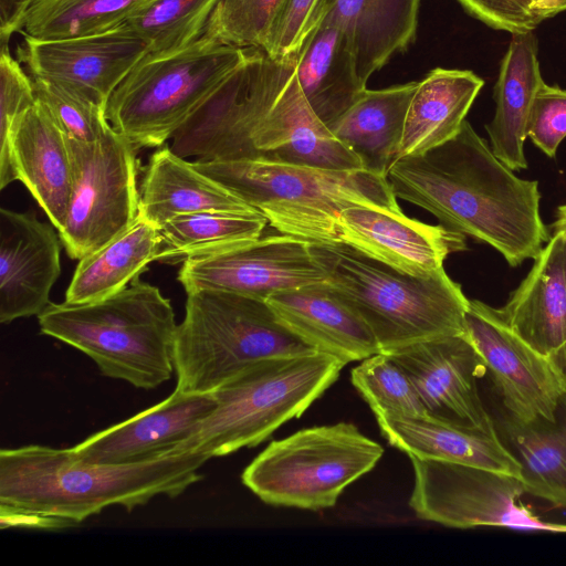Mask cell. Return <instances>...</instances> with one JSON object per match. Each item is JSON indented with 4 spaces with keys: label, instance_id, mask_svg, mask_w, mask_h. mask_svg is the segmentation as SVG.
I'll return each mask as SVG.
<instances>
[{
    "label": "cell",
    "instance_id": "6da1fadb",
    "mask_svg": "<svg viewBox=\"0 0 566 566\" xmlns=\"http://www.w3.org/2000/svg\"><path fill=\"white\" fill-rule=\"evenodd\" d=\"M386 177L397 198L491 245L511 266L534 260L551 239L539 213L538 182L517 177L467 119L451 140L395 159Z\"/></svg>",
    "mask_w": 566,
    "mask_h": 566
},
{
    "label": "cell",
    "instance_id": "7a4b0ae2",
    "mask_svg": "<svg viewBox=\"0 0 566 566\" xmlns=\"http://www.w3.org/2000/svg\"><path fill=\"white\" fill-rule=\"evenodd\" d=\"M209 460L171 452L148 462L96 464L72 449L25 446L0 452V511L4 525L65 527L111 505L128 512L164 494L176 497L201 480Z\"/></svg>",
    "mask_w": 566,
    "mask_h": 566
},
{
    "label": "cell",
    "instance_id": "3957f363",
    "mask_svg": "<svg viewBox=\"0 0 566 566\" xmlns=\"http://www.w3.org/2000/svg\"><path fill=\"white\" fill-rule=\"evenodd\" d=\"M192 163L261 212L279 233L310 243H339L338 218L349 207L402 211L387 177L366 169L331 170L262 156Z\"/></svg>",
    "mask_w": 566,
    "mask_h": 566
},
{
    "label": "cell",
    "instance_id": "277c9868",
    "mask_svg": "<svg viewBox=\"0 0 566 566\" xmlns=\"http://www.w3.org/2000/svg\"><path fill=\"white\" fill-rule=\"evenodd\" d=\"M38 318L42 334L91 357L104 376L154 389L175 370L172 306L139 276L98 301L50 303Z\"/></svg>",
    "mask_w": 566,
    "mask_h": 566
},
{
    "label": "cell",
    "instance_id": "5b68a950",
    "mask_svg": "<svg viewBox=\"0 0 566 566\" xmlns=\"http://www.w3.org/2000/svg\"><path fill=\"white\" fill-rule=\"evenodd\" d=\"M311 250L329 289L368 325L380 353L465 333L470 300L443 268L419 277L400 273L343 242L311 243Z\"/></svg>",
    "mask_w": 566,
    "mask_h": 566
},
{
    "label": "cell",
    "instance_id": "8992f818",
    "mask_svg": "<svg viewBox=\"0 0 566 566\" xmlns=\"http://www.w3.org/2000/svg\"><path fill=\"white\" fill-rule=\"evenodd\" d=\"M318 352L274 315L264 300L218 290L187 293L174 344L176 389L212 392L250 365Z\"/></svg>",
    "mask_w": 566,
    "mask_h": 566
},
{
    "label": "cell",
    "instance_id": "52a82bcc",
    "mask_svg": "<svg viewBox=\"0 0 566 566\" xmlns=\"http://www.w3.org/2000/svg\"><path fill=\"white\" fill-rule=\"evenodd\" d=\"M345 365L324 352L250 365L212 391L216 408L175 451L211 459L260 444L283 423L300 418Z\"/></svg>",
    "mask_w": 566,
    "mask_h": 566
},
{
    "label": "cell",
    "instance_id": "ba28073f",
    "mask_svg": "<svg viewBox=\"0 0 566 566\" xmlns=\"http://www.w3.org/2000/svg\"><path fill=\"white\" fill-rule=\"evenodd\" d=\"M251 49L203 34L169 53H147L106 104L113 129L136 149L160 147L241 66Z\"/></svg>",
    "mask_w": 566,
    "mask_h": 566
},
{
    "label": "cell",
    "instance_id": "9c48e42d",
    "mask_svg": "<svg viewBox=\"0 0 566 566\" xmlns=\"http://www.w3.org/2000/svg\"><path fill=\"white\" fill-rule=\"evenodd\" d=\"M382 454L384 448L353 423L311 427L272 441L241 479L269 505L319 511L333 507Z\"/></svg>",
    "mask_w": 566,
    "mask_h": 566
},
{
    "label": "cell",
    "instance_id": "30bf717a",
    "mask_svg": "<svg viewBox=\"0 0 566 566\" xmlns=\"http://www.w3.org/2000/svg\"><path fill=\"white\" fill-rule=\"evenodd\" d=\"M66 138L73 185L59 233L67 255L80 260L137 219V149L111 125L93 143Z\"/></svg>",
    "mask_w": 566,
    "mask_h": 566
},
{
    "label": "cell",
    "instance_id": "8fae6325",
    "mask_svg": "<svg viewBox=\"0 0 566 566\" xmlns=\"http://www.w3.org/2000/svg\"><path fill=\"white\" fill-rule=\"evenodd\" d=\"M253 157L331 170L365 169L315 115L295 75V57H256L250 127Z\"/></svg>",
    "mask_w": 566,
    "mask_h": 566
},
{
    "label": "cell",
    "instance_id": "7c38bea8",
    "mask_svg": "<svg viewBox=\"0 0 566 566\" xmlns=\"http://www.w3.org/2000/svg\"><path fill=\"white\" fill-rule=\"evenodd\" d=\"M410 460L415 482L409 506L421 520L461 530L501 526L566 532V525L545 522L522 503L526 493L516 475L469 464Z\"/></svg>",
    "mask_w": 566,
    "mask_h": 566
},
{
    "label": "cell",
    "instance_id": "4fadbf2b",
    "mask_svg": "<svg viewBox=\"0 0 566 566\" xmlns=\"http://www.w3.org/2000/svg\"><path fill=\"white\" fill-rule=\"evenodd\" d=\"M178 281L186 293L218 290L266 301L274 293L326 283L327 275L310 242L280 233L189 258Z\"/></svg>",
    "mask_w": 566,
    "mask_h": 566
},
{
    "label": "cell",
    "instance_id": "5bb4252c",
    "mask_svg": "<svg viewBox=\"0 0 566 566\" xmlns=\"http://www.w3.org/2000/svg\"><path fill=\"white\" fill-rule=\"evenodd\" d=\"M465 334L481 355L505 415L516 420L554 419L563 387L548 358L523 340L499 310L470 300Z\"/></svg>",
    "mask_w": 566,
    "mask_h": 566
},
{
    "label": "cell",
    "instance_id": "9a60e30c",
    "mask_svg": "<svg viewBox=\"0 0 566 566\" xmlns=\"http://www.w3.org/2000/svg\"><path fill=\"white\" fill-rule=\"evenodd\" d=\"M416 386L428 417L497 434L479 391L484 361L464 334L421 340L386 353Z\"/></svg>",
    "mask_w": 566,
    "mask_h": 566
},
{
    "label": "cell",
    "instance_id": "2e32d148",
    "mask_svg": "<svg viewBox=\"0 0 566 566\" xmlns=\"http://www.w3.org/2000/svg\"><path fill=\"white\" fill-rule=\"evenodd\" d=\"M21 34L17 54L32 78L72 88L105 108L116 87L148 53L145 42L125 23L63 40L41 41Z\"/></svg>",
    "mask_w": 566,
    "mask_h": 566
},
{
    "label": "cell",
    "instance_id": "e0dca14e",
    "mask_svg": "<svg viewBox=\"0 0 566 566\" xmlns=\"http://www.w3.org/2000/svg\"><path fill=\"white\" fill-rule=\"evenodd\" d=\"M340 242L407 275L428 276L452 253L467 249L465 235L375 206H353L338 218Z\"/></svg>",
    "mask_w": 566,
    "mask_h": 566
},
{
    "label": "cell",
    "instance_id": "ac0fdd59",
    "mask_svg": "<svg viewBox=\"0 0 566 566\" xmlns=\"http://www.w3.org/2000/svg\"><path fill=\"white\" fill-rule=\"evenodd\" d=\"M59 230L30 212L0 210V322L40 315L61 274Z\"/></svg>",
    "mask_w": 566,
    "mask_h": 566
},
{
    "label": "cell",
    "instance_id": "d6986e66",
    "mask_svg": "<svg viewBox=\"0 0 566 566\" xmlns=\"http://www.w3.org/2000/svg\"><path fill=\"white\" fill-rule=\"evenodd\" d=\"M216 408L212 392L178 389L161 402L98 431L72 448L96 464H133L165 457L187 440Z\"/></svg>",
    "mask_w": 566,
    "mask_h": 566
},
{
    "label": "cell",
    "instance_id": "ffe728a7",
    "mask_svg": "<svg viewBox=\"0 0 566 566\" xmlns=\"http://www.w3.org/2000/svg\"><path fill=\"white\" fill-rule=\"evenodd\" d=\"M266 303L290 331L346 364L380 353L368 325L327 283L274 293Z\"/></svg>",
    "mask_w": 566,
    "mask_h": 566
},
{
    "label": "cell",
    "instance_id": "44dd1931",
    "mask_svg": "<svg viewBox=\"0 0 566 566\" xmlns=\"http://www.w3.org/2000/svg\"><path fill=\"white\" fill-rule=\"evenodd\" d=\"M11 156L17 180L59 230L72 192V161L65 134L38 98L13 133Z\"/></svg>",
    "mask_w": 566,
    "mask_h": 566
},
{
    "label": "cell",
    "instance_id": "7402d4cb",
    "mask_svg": "<svg viewBox=\"0 0 566 566\" xmlns=\"http://www.w3.org/2000/svg\"><path fill=\"white\" fill-rule=\"evenodd\" d=\"M497 310L543 356L566 342V241L560 235L551 237L525 279Z\"/></svg>",
    "mask_w": 566,
    "mask_h": 566
},
{
    "label": "cell",
    "instance_id": "603a6c76",
    "mask_svg": "<svg viewBox=\"0 0 566 566\" xmlns=\"http://www.w3.org/2000/svg\"><path fill=\"white\" fill-rule=\"evenodd\" d=\"M422 0H326L324 18L343 32L363 84L413 41Z\"/></svg>",
    "mask_w": 566,
    "mask_h": 566
},
{
    "label": "cell",
    "instance_id": "cb8c5ba5",
    "mask_svg": "<svg viewBox=\"0 0 566 566\" xmlns=\"http://www.w3.org/2000/svg\"><path fill=\"white\" fill-rule=\"evenodd\" d=\"M202 211H258L199 171L169 147H160L145 168L139 214L157 228L182 214Z\"/></svg>",
    "mask_w": 566,
    "mask_h": 566
},
{
    "label": "cell",
    "instance_id": "d4e9b609",
    "mask_svg": "<svg viewBox=\"0 0 566 566\" xmlns=\"http://www.w3.org/2000/svg\"><path fill=\"white\" fill-rule=\"evenodd\" d=\"M543 83L534 31L512 34L494 86L495 113L485 129L493 154L513 171L527 168L526 125Z\"/></svg>",
    "mask_w": 566,
    "mask_h": 566
},
{
    "label": "cell",
    "instance_id": "484cf974",
    "mask_svg": "<svg viewBox=\"0 0 566 566\" xmlns=\"http://www.w3.org/2000/svg\"><path fill=\"white\" fill-rule=\"evenodd\" d=\"M483 85L469 70H431L409 103L396 159L423 155L454 138Z\"/></svg>",
    "mask_w": 566,
    "mask_h": 566
},
{
    "label": "cell",
    "instance_id": "4316f807",
    "mask_svg": "<svg viewBox=\"0 0 566 566\" xmlns=\"http://www.w3.org/2000/svg\"><path fill=\"white\" fill-rule=\"evenodd\" d=\"M389 444L419 459L482 467L520 476V465L499 434L447 423L431 417H379Z\"/></svg>",
    "mask_w": 566,
    "mask_h": 566
},
{
    "label": "cell",
    "instance_id": "83f0119b",
    "mask_svg": "<svg viewBox=\"0 0 566 566\" xmlns=\"http://www.w3.org/2000/svg\"><path fill=\"white\" fill-rule=\"evenodd\" d=\"M418 82L363 90L328 128L366 170L386 176L397 157L409 103Z\"/></svg>",
    "mask_w": 566,
    "mask_h": 566
},
{
    "label": "cell",
    "instance_id": "f1b7e54d",
    "mask_svg": "<svg viewBox=\"0 0 566 566\" xmlns=\"http://www.w3.org/2000/svg\"><path fill=\"white\" fill-rule=\"evenodd\" d=\"M295 75L310 107L327 127L366 88L343 32L326 18L295 56Z\"/></svg>",
    "mask_w": 566,
    "mask_h": 566
},
{
    "label": "cell",
    "instance_id": "f546056e",
    "mask_svg": "<svg viewBox=\"0 0 566 566\" xmlns=\"http://www.w3.org/2000/svg\"><path fill=\"white\" fill-rule=\"evenodd\" d=\"M496 431L518 462L525 493L566 509V392L554 419L522 421L504 413Z\"/></svg>",
    "mask_w": 566,
    "mask_h": 566
},
{
    "label": "cell",
    "instance_id": "4dcf8cb0",
    "mask_svg": "<svg viewBox=\"0 0 566 566\" xmlns=\"http://www.w3.org/2000/svg\"><path fill=\"white\" fill-rule=\"evenodd\" d=\"M159 245V228L138 214L125 231L80 259L65 302L98 301L124 290L157 260Z\"/></svg>",
    "mask_w": 566,
    "mask_h": 566
},
{
    "label": "cell",
    "instance_id": "1f68e13d",
    "mask_svg": "<svg viewBox=\"0 0 566 566\" xmlns=\"http://www.w3.org/2000/svg\"><path fill=\"white\" fill-rule=\"evenodd\" d=\"M266 218L259 211H202L178 216L159 228L158 262L185 260L262 235Z\"/></svg>",
    "mask_w": 566,
    "mask_h": 566
},
{
    "label": "cell",
    "instance_id": "d6a6232c",
    "mask_svg": "<svg viewBox=\"0 0 566 566\" xmlns=\"http://www.w3.org/2000/svg\"><path fill=\"white\" fill-rule=\"evenodd\" d=\"M145 0H34L20 33L51 41L102 33L124 24Z\"/></svg>",
    "mask_w": 566,
    "mask_h": 566
},
{
    "label": "cell",
    "instance_id": "836d02e7",
    "mask_svg": "<svg viewBox=\"0 0 566 566\" xmlns=\"http://www.w3.org/2000/svg\"><path fill=\"white\" fill-rule=\"evenodd\" d=\"M219 0H145L125 24L147 45L148 53L181 50L205 34Z\"/></svg>",
    "mask_w": 566,
    "mask_h": 566
},
{
    "label": "cell",
    "instance_id": "e575fe53",
    "mask_svg": "<svg viewBox=\"0 0 566 566\" xmlns=\"http://www.w3.org/2000/svg\"><path fill=\"white\" fill-rule=\"evenodd\" d=\"M352 384L376 418L428 417L416 386L386 353H377L360 360L352 369Z\"/></svg>",
    "mask_w": 566,
    "mask_h": 566
},
{
    "label": "cell",
    "instance_id": "d590c367",
    "mask_svg": "<svg viewBox=\"0 0 566 566\" xmlns=\"http://www.w3.org/2000/svg\"><path fill=\"white\" fill-rule=\"evenodd\" d=\"M284 0H219L205 34L245 49L263 50Z\"/></svg>",
    "mask_w": 566,
    "mask_h": 566
},
{
    "label": "cell",
    "instance_id": "8d00e7d4",
    "mask_svg": "<svg viewBox=\"0 0 566 566\" xmlns=\"http://www.w3.org/2000/svg\"><path fill=\"white\" fill-rule=\"evenodd\" d=\"M36 102L34 84L21 63L1 48L0 54V189L17 180L11 140L13 133L25 114Z\"/></svg>",
    "mask_w": 566,
    "mask_h": 566
},
{
    "label": "cell",
    "instance_id": "74e56055",
    "mask_svg": "<svg viewBox=\"0 0 566 566\" xmlns=\"http://www.w3.org/2000/svg\"><path fill=\"white\" fill-rule=\"evenodd\" d=\"M36 98L66 137L93 143L98 140L111 125L106 108L83 94L49 81L32 78Z\"/></svg>",
    "mask_w": 566,
    "mask_h": 566
},
{
    "label": "cell",
    "instance_id": "f35d334b",
    "mask_svg": "<svg viewBox=\"0 0 566 566\" xmlns=\"http://www.w3.org/2000/svg\"><path fill=\"white\" fill-rule=\"evenodd\" d=\"M325 3L326 0H284L262 51L275 60L295 57L323 20Z\"/></svg>",
    "mask_w": 566,
    "mask_h": 566
},
{
    "label": "cell",
    "instance_id": "ab89813d",
    "mask_svg": "<svg viewBox=\"0 0 566 566\" xmlns=\"http://www.w3.org/2000/svg\"><path fill=\"white\" fill-rule=\"evenodd\" d=\"M526 136L553 158L566 137V90L545 82L539 86L527 119Z\"/></svg>",
    "mask_w": 566,
    "mask_h": 566
},
{
    "label": "cell",
    "instance_id": "60d3db41",
    "mask_svg": "<svg viewBox=\"0 0 566 566\" xmlns=\"http://www.w3.org/2000/svg\"><path fill=\"white\" fill-rule=\"evenodd\" d=\"M473 18L511 34L534 31L542 22L534 0H457Z\"/></svg>",
    "mask_w": 566,
    "mask_h": 566
},
{
    "label": "cell",
    "instance_id": "b9f144b4",
    "mask_svg": "<svg viewBox=\"0 0 566 566\" xmlns=\"http://www.w3.org/2000/svg\"><path fill=\"white\" fill-rule=\"evenodd\" d=\"M34 0H0L1 48L8 46L10 38L21 32L30 7Z\"/></svg>",
    "mask_w": 566,
    "mask_h": 566
},
{
    "label": "cell",
    "instance_id": "7bdbcfd3",
    "mask_svg": "<svg viewBox=\"0 0 566 566\" xmlns=\"http://www.w3.org/2000/svg\"><path fill=\"white\" fill-rule=\"evenodd\" d=\"M534 9L541 21L566 11V0H534Z\"/></svg>",
    "mask_w": 566,
    "mask_h": 566
},
{
    "label": "cell",
    "instance_id": "ee69618b",
    "mask_svg": "<svg viewBox=\"0 0 566 566\" xmlns=\"http://www.w3.org/2000/svg\"><path fill=\"white\" fill-rule=\"evenodd\" d=\"M563 390L566 392V342L547 356Z\"/></svg>",
    "mask_w": 566,
    "mask_h": 566
},
{
    "label": "cell",
    "instance_id": "f6af8a7d",
    "mask_svg": "<svg viewBox=\"0 0 566 566\" xmlns=\"http://www.w3.org/2000/svg\"><path fill=\"white\" fill-rule=\"evenodd\" d=\"M553 234L560 235L566 241V203L560 205L556 211L555 221L552 224Z\"/></svg>",
    "mask_w": 566,
    "mask_h": 566
}]
</instances>
